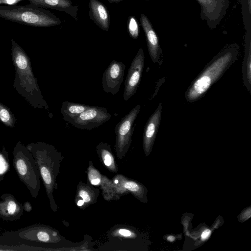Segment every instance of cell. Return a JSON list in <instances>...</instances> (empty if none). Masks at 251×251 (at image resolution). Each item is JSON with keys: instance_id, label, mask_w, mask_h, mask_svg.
I'll list each match as a JSON object with an SVG mask.
<instances>
[{"instance_id": "1", "label": "cell", "mask_w": 251, "mask_h": 251, "mask_svg": "<svg viewBox=\"0 0 251 251\" xmlns=\"http://www.w3.org/2000/svg\"><path fill=\"white\" fill-rule=\"evenodd\" d=\"M11 41L12 61L15 68L14 89L33 108L48 109L49 106L33 74L29 56L13 39Z\"/></svg>"}, {"instance_id": "2", "label": "cell", "mask_w": 251, "mask_h": 251, "mask_svg": "<svg viewBox=\"0 0 251 251\" xmlns=\"http://www.w3.org/2000/svg\"><path fill=\"white\" fill-rule=\"evenodd\" d=\"M25 146L38 165L50 207L52 211L56 212L59 207L55 202L53 192L58 189L56 178L63 156L53 145L45 142L31 143Z\"/></svg>"}, {"instance_id": "3", "label": "cell", "mask_w": 251, "mask_h": 251, "mask_svg": "<svg viewBox=\"0 0 251 251\" xmlns=\"http://www.w3.org/2000/svg\"><path fill=\"white\" fill-rule=\"evenodd\" d=\"M239 51V46L236 43L223 49L188 89L186 99L192 102L201 97L235 60Z\"/></svg>"}, {"instance_id": "4", "label": "cell", "mask_w": 251, "mask_h": 251, "mask_svg": "<svg viewBox=\"0 0 251 251\" xmlns=\"http://www.w3.org/2000/svg\"><path fill=\"white\" fill-rule=\"evenodd\" d=\"M11 241L20 243L27 242L53 246L57 245L62 248L64 246L67 247L78 245L67 241L55 228L43 224H34L15 231H6L0 235V244Z\"/></svg>"}, {"instance_id": "5", "label": "cell", "mask_w": 251, "mask_h": 251, "mask_svg": "<svg viewBox=\"0 0 251 251\" xmlns=\"http://www.w3.org/2000/svg\"><path fill=\"white\" fill-rule=\"evenodd\" d=\"M0 17L35 27H50L61 24V20L49 10L36 5H1Z\"/></svg>"}, {"instance_id": "6", "label": "cell", "mask_w": 251, "mask_h": 251, "mask_svg": "<svg viewBox=\"0 0 251 251\" xmlns=\"http://www.w3.org/2000/svg\"><path fill=\"white\" fill-rule=\"evenodd\" d=\"M13 166L20 180L26 186L31 196L36 198L40 190L41 176L35 160L20 141L13 149Z\"/></svg>"}, {"instance_id": "7", "label": "cell", "mask_w": 251, "mask_h": 251, "mask_svg": "<svg viewBox=\"0 0 251 251\" xmlns=\"http://www.w3.org/2000/svg\"><path fill=\"white\" fill-rule=\"evenodd\" d=\"M140 109L141 105L137 104L116 125L114 149L116 156L120 159L125 157L131 145L135 128L133 125Z\"/></svg>"}, {"instance_id": "8", "label": "cell", "mask_w": 251, "mask_h": 251, "mask_svg": "<svg viewBox=\"0 0 251 251\" xmlns=\"http://www.w3.org/2000/svg\"><path fill=\"white\" fill-rule=\"evenodd\" d=\"M201 7L200 18L211 29L216 28L226 15L229 0H196Z\"/></svg>"}, {"instance_id": "9", "label": "cell", "mask_w": 251, "mask_h": 251, "mask_svg": "<svg viewBox=\"0 0 251 251\" xmlns=\"http://www.w3.org/2000/svg\"><path fill=\"white\" fill-rule=\"evenodd\" d=\"M111 118L106 108L90 106L70 124L78 129L90 130L100 126Z\"/></svg>"}, {"instance_id": "10", "label": "cell", "mask_w": 251, "mask_h": 251, "mask_svg": "<svg viewBox=\"0 0 251 251\" xmlns=\"http://www.w3.org/2000/svg\"><path fill=\"white\" fill-rule=\"evenodd\" d=\"M144 63V51L142 48H140L130 64L125 80L123 94L125 101L136 93L140 83Z\"/></svg>"}, {"instance_id": "11", "label": "cell", "mask_w": 251, "mask_h": 251, "mask_svg": "<svg viewBox=\"0 0 251 251\" xmlns=\"http://www.w3.org/2000/svg\"><path fill=\"white\" fill-rule=\"evenodd\" d=\"M126 66L121 62L113 60L103 72L102 85L103 91L114 95L117 93L124 81Z\"/></svg>"}, {"instance_id": "12", "label": "cell", "mask_w": 251, "mask_h": 251, "mask_svg": "<svg viewBox=\"0 0 251 251\" xmlns=\"http://www.w3.org/2000/svg\"><path fill=\"white\" fill-rule=\"evenodd\" d=\"M0 218L6 221L19 219L24 213L23 205L10 193H5L0 197Z\"/></svg>"}, {"instance_id": "13", "label": "cell", "mask_w": 251, "mask_h": 251, "mask_svg": "<svg viewBox=\"0 0 251 251\" xmlns=\"http://www.w3.org/2000/svg\"><path fill=\"white\" fill-rule=\"evenodd\" d=\"M140 22L146 37L149 54L153 62L156 63L162 52L157 34L150 20L144 14L140 15Z\"/></svg>"}, {"instance_id": "14", "label": "cell", "mask_w": 251, "mask_h": 251, "mask_svg": "<svg viewBox=\"0 0 251 251\" xmlns=\"http://www.w3.org/2000/svg\"><path fill=\"white\" fill-rule=\"evenodd\" d=\"M162 104L160 103L147 121L143 136V145L146 153L150 151L160 125Z\"/></svg>"}, {"instance_id": "15", "label": "cell", "mask_w": 251, "mask_h": 251, "mask_svg": "<svg viewBox=\"0 0 251 251\" xmlns=\"http://www.w3.org/2000/svg\"><path fill=\"white\" fill-rule=\"evenodd\" d=\"M88 7L90 19L103 30L108 31L110 16L105 5L98 0H89Z\"/></svg>"}, {"instance_id": "16", "label": "cell", "mask_w": 251, "mask_h": 251, "mask_svg": "<svg viewBox=\"0 0 251 251\" xmlns=\"http://www.w3.org/2000/svg\"><path fill=\"white\" fill-rule=\"evenodd\" d=\"M30 4L55 9L66 13L75 20H78V6L70 0H27Z\"/></svg>"}, {"instance_id": "17", "label": "cell", "mask_w": 251, "mask_h": 251, "mask_svg": "<svg viewBox=\"0 0 251 251\" xmlns=\"http://www.w3.org/2000/svg\"><path fill=\"white\" fill-rule=\"evenodd\" d=\"M100 192L99 189L95 188L90 183H84L80 181L77 186L75 200H82L84 205L82 209H84L97 202Z\"/></svg>"}, {"instance_id": "18", "label": "cell", "mask_w": 251, "mask_h": 251, "mask_svg": "<svg viewBox=\"0 0 251 251\" xmlns=\"http://www.w3.org/2000/svg\"><path fill=\"white\" fill-rule=\"evenodd\" d=\"M96 151L100 161L105 168L112 173L118 172V167L115 162L111 146L101 142L96 146Z\"/></svg>"}, {"instance_id": "19", "label": "cell", "mask_w": 251, "mask_h": 251, "mask_svg": "<svg viewBox=\"0 0 251 251\" xmlns=\"http://www.w3.org/2000/svg\"><path fill=\"white\" fill-rule=\"evenodd\" d=\"M245 57L243 64V80L248 91L251 84V33L246 32L244 36Z\"/></svg>"}, {"instance_id": "20", "label": "cell", "mask_w": 251, "mask_h": 251, "mask_svg": "<svg viewBox=\"0 0 251 251\" xmlns=\"http://www.w3.org/2000/svg\"><path fill=\"white\" fill-rule=\"evenodd\" d=\"M89 107V105L82 103L65 101L62 103L60 111L63 119L70 124L80 114Z\"/></svg>"}, {"instance_id": "21", "label": "cell", "mask_w": 251, "mask_h": 251, "mask_svg": "<svg viewBox=\"0 0 251 251\" xmlns=\"http://www.w3.org/2000/svg\"><path fill=\"white\" fill-rule=\"evenodd\" d=\"M100 185L102 190V196L106 201H117L120 199L121 197L116 192L112 180L107 178L106 176L101 175Z\"/></svg>"}, {"instance_id": "22", "label": "cell", "mask_w": 251, "mask_h": 251, "mask_svg": "<svg viewBox=\"0 0 251 251\" xmlns=\"http://www.w3.org/2000/svg\"><path fill=\"white\" fill-rule=\"evenodd\" d=\"M246 32L251 33V0H240Z\"/></svg>"}, {"instance_id": "23", "label": "cell", "mask_w": 251, "mask_h": 251, "mask_svg": "<svg viewBox=\"0 0 251 251\" xmlns=\"http://www.w3.org/2000/svg\"><path fill=\"white\" fill-rule=\"evenodd\" d=\"M45 247L30 246L27 244L5 245L0 244V251H47Z\"/></svg>"}, {"instance_id": "24", "label": "cell", "mask_w": 251, "mask_h": 251, "mask_svg": "<svg viewBox=\"0 0 251 251\" xmlns=\"http://www.w3.org/2000/svg\"><path fill=\"white\" fill-rule=\"evenodd\" d=\"M0 122L6 126L13 127L16 118L8 107L0 102Z\"/></svg>"}, {"instance_id": "25", "label": "cell", "mask_w": 251, "mask_h": 251, "mask_svg": "<svg viewBox=\"0 0 251 251\" xmlns=\"http://www.w3.org/2000/svg\"><path fill=\"white\" fill-rule=\"evenodd\" d=\"M87 174L88 180L91 184L96 186L100 185L102 174L94 166L91 160L89 162Z\"/></svg>"}, {"instance_id": "26", "label": "cell", "mask_w": 251, "mask_h": 251, "mask_svg": "<svg viewBox=\"0 0 251 251\" xmlns=\"http://www.w3.org/2000/svg\"><path fill=\"white\" fill-rule=\"evenodd\" d=\"M127 23L130 36L133 39H137L139 34V26L136 19L133 16H130Z\"/></svg>"}, {"instance_id": "27", "label": "cell", "mask_w": 251, "mask_h": 251, "mask_svg": "<svg viewBox=\"0 0 251 251\" xmlns=\"http://www.w3.org/2000/svg\"><path fill=\"white\" fill-rule=\"evenodd\" d=\"M24 0H0V5H12Z\"/></svg>"}, {"instance_id": "28", "label": "cell", "mask_w": 251, "mask_h": 251, "mask_svg": "<svg viewBox=\"0 0 251 251\" xmlns=\"http://www.w3.org/2000/svg\"><path fill=\"white\" fill-rule=\"evenodd\" d=\"M23 205L24 211L29 212L32 210V207L30 202L26 201Z\"/></svg>"}, {"instance_id": "29", "label": "cell", "mask_w": 251, "mask_h": 251, "mask_svg": "<svg viewBox=\"0 0 251 251\" xmlns=\"http://www.w3.org/2000/svg\"><path fill=\"white\" fill-rule=\"evenodd\" d=\"M211 234V230L209 229H205L204 230L201 235V238L202 240H205L207 239Z\"/></svg>"}, {"instance_id": "30", "label": "cell", "mask_w": 251, "mask_h": 251, "mask_svg": "<svg viewBox=\"0 0 251 251\" xmlns=\"http://www.w3.org/2000/svg\"><path fill=\"white\" fill-rule=\"evenodd\" d=\"M110 3H119L123 0H107Z\"/></svg>"}, {"instance_id": "31", "label": "cell", "mask_w": 251, "mask_h": 251, "mask_svg": "<svg viewBox=\"0 0 251 251\" xmlns=\"http://www.w3.org/2000/svg\"><path fill=\"white\" fill-rule=\"evenodd\" d=\"M167 239L168 241H170V242H172V241H174L175 239V238L174 236H169L167 238Z\"/></svg>"}, {"instance_id": "32", "label": "cell", "mask_w": 251, "mask_h": 251, "mask_svg": "<svg viewBox=\"0 0 251 251\" xmlns=\"http://www.w3.org/2000/svg\"><path fill=\"white\" fill-rule=\"evenodd\" d=\"M4 179V177L2 175H0V182L2 181Z\"/></svg>"}, {"instance_id": "33", "label": "cell", "mask_w": 251, "mask_h": 251, "mask_svg": "<svg viewBox=\"0 0 251 251\" xmlns=\"http://www.w3.org/2000/svg\"></svg>"}]
</instances>
